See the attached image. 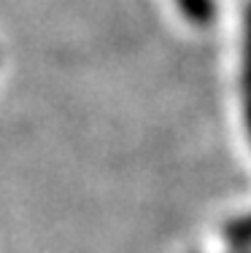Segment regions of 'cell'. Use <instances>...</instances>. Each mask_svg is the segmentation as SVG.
Instances as JSON below:
<instances>
[{"instance_id": "cell-2", "label": "cell", "mask_w": 251, "mask_h": 253, "mask_svg": "<svg viewBox=\"0 0 251 253\" xmlns=\"http://www.w3.org/2000/svg\"><path fill=\"white\" fill-rule=\"evenodd\" d=\"M176 5L192 25H208L216 14L213 0H176Z\"/></svg>"}, {"instance_id": "cell-3", "label": "cell", "mask_w": 251, "mask_h": 253, "mask_svg": "<svg viewBox=\"0 0 251 253\" xmlns=\"http://www.w3.org/2000/svg\"><path fill=\"white\" fill-rule=\"evenodd\" d=\"M227 237L235 245H249L251 243V215L249 218H238L227 226Z\"/></svg>"}, {"instance_id": "cell-1", "label": "cell", "mask_w": 251, "mask_h": 253, "mask_svg": "<svg viewBox=\"0 0 251 253\" xmlns=\"http://www.w3.org/2000/svg\"><path fill=\"white\" fill-rule=\"evenodd\" d=\"M243 116H246V129L251 137V3L246 8V38H243Z\"/></svg>"}]
</instances>
